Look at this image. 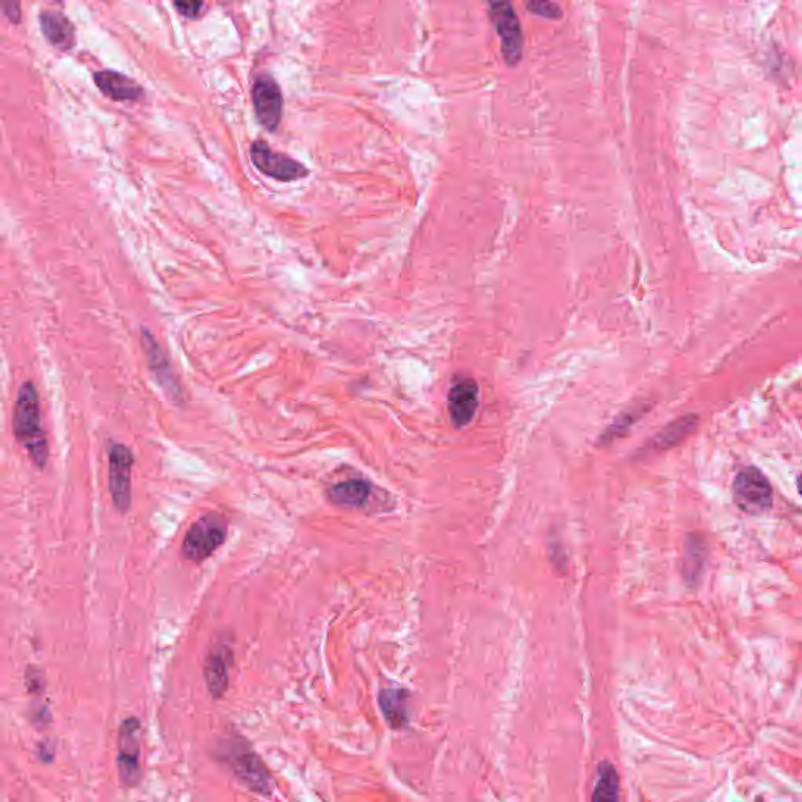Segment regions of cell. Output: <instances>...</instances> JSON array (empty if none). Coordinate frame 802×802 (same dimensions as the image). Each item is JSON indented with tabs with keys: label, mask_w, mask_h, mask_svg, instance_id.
Masks as SVG:
<instances>
[{
	"label": "cell",
	"mask_w": 802,
	"mask_h": 802,
	"mask_svg": "<svg viewBox=\"0 0 802 802\" xmlns=\"http://www.w3.org/2000/svg\"><path fill=\"white\" fill-rule=\"evenodd\" d=\"M214 756L250 792L264 798H270L275 792L273 774L262 757L254 751L250 741L242 735L231 732L220 738L215 746Z\"/></svg>",
	"instance_id": "cell-1"
},
{
	"label": "cell",
	"mask_w": 802,
	"mask_h": 802,
	"mask_svg": "<svg viewBox=\"0 0 802 802\" xmlns=\"http://www.w3.org/2000/svg\"><path fill=\"white\" fill-rule=\"evenodd\" d=\"M11 427L16 441L26 448L32 463L38 469H44L49 461V442L41 423L40 395L32 381L19 387Z\"/></svg>",
	"instance_id": "cell-2"
},
{
	"label": "cell",
	"mask_w": 802,
	"mask_h": 802,
	"mask_svg": "<svg viewBox=\"0 0 802 802\" xmlns=\"http://www.w3.org/2000/svg\"><path fill=\"white\" fill-rule=\"evenodd\" d=\"M116 768L121 785L126 790L137 788L143 779L141 768V721L137 716H127L118 729V754Z\"/></svg>",
	"instance_id": "cell-3"
},
{
	"label": "cell",
	"mask_w": 802,
	"mask_h": 802,
	"mask_svg": "<svg viewBox=\"0 0 802 802\" xmlns=\"http://www.w3.org/2000/svg\"><path fill=\"white\" fill-rule=\"evenodd\" d=\"M226 535H228V524L221 514L209 513L199 517L198 521L188 528L182 542V555L185 560L201 563L223 544Z\"/></svg>",
	"instance_id": "cell-4"
},
{
	"label": "cell",
	"mask_w": 802,
	"mask_h": 802,
	"mask_svg": "<svg viewBox=\"0 0 802 802\" xmlns=\"http://www.w3.org/2000/svg\"><path fill=\"white\" fill-rule=\"evenodd\" d=\"M135 458L131 448L120 442L109 447V489L116 510L126 514L132 503V469Z\"/></svg>",
	"instance_id": "cell-5"
},
{
	"label": "cell",
	"mask_w": 802,
	"mask_h": 802,
	"mask_svg": "<svg viewBox=\"0 0 802 802\" xmlns=\"http://www.w3.org/2000/svg\"><path fill=\"white\" fill-rule=\"evenodd\" d=\"M734 500L741 511L762 514L773 505V488L759 469L746 467L735 477Z\"/></svg>",
	"instance_id": "cell-6"
},
{
	"label": "cell",
	"mask_w": 802,
	"mask_h": 802,
	"mask_svg": "<svg viewBox=\"0 0 802 802\" xmlns=\"http://www.w3.org/2000/svg\"><path fill=\"white\" fill-rule=\"evenodd\" d=\"M251 162L254 167L268 178L281 182L300 181L308 178L309 170L303 163L290 159L286 154H279L264 140L254 141L250 149Z\"/></svg>",
	"instance_id": "cell-7"
},
{
	"label": "cell",
	"mask_w": 802,
	"mask_h": 802,
	"mask_svg": "<svg viewBox=\"0 0 802 802\" xmlns=\"http://www.w3.org/2000/svg\"><path fill=\"white\" fill-rule=\"evenodd\" d=\"M489 18L502 40L503 57L506 62L516 65L522 55L521 21L510 2H492L488 7Z\"/></svg>",
	"instance_id": "cell-8"
},
{
	"label": "cell",
	"mask_w": 802,
	"mask_h": 802,
	"mask_svg": "<svg viewBox=\"0 0 802 802\" xmlns=\"http://www.w3.org/2000/svg\"><path fill=\"white\" fill-rule=\"evenodd\" d=\"M251 96H253L257 121L267 131L275 132L281 124L282 109H284L281 87L275 77L268 76V74L256 77Z\"/></svg>",
	"instance_id": "cell-9"
},
{
	"label": "cell",
	"mask_w": 802,
	"mask_h": 802,
	"mask_svg": "<svg viewBox=\"0 0 802 802\" xmlns=\"http://www.w3.org/2000/svg\"><path fill=\"white\" fill-rule=\"evenodd\" d=\"M141 344H143V350H145L146 359H148L149 369L156 376L157 383L162 387L163 392L174 403H182L184 401V391H182L181 384H179L178 378H176L173 369H171L170 361H168L167 355L160 347L156 337L152 336L146 329H143Z\"/></svg>",
	"instance_id": "cell-10"
},
{
	"label": "cell",
	"mask_w": 802,
	"mask_h": 802,
	"mask_svg": "<svg viewBox=\"0 0 802 802\" xmlns=\"http://www.w3.org/2000/svg\"><path fill=\"white\" fill-rule=\"evenodd\" d=\"M234 665V651L228 643L218 641L212 646L204 663V680L207 691L214 699H223L229 691V671Z\"/></svg>",
	"instance_id": "cell-11"
},
{
	"label": "cell",
	"mask_w": 802,
	"mask_h": 802,
	"mask_svg": "<svg viewBox=\"0 0 802 802\" xmlns=\"http://www.w3.org/2000/svg\"><path fill=\"white\" fill-rule=\"evenodd\" d=\"M478 384L472 378H459L448 392V414L456 428L469 425L480 403Z\"/></svg>",
	"instance_id": "cell-12"
},
{
	"label": "cell",
	"mask_w": 802,
	"mask_h": 802,
	"mask_svg": "<svg viewBox=\"0 0 802 802\" xmlns=\"http://www.w3.org/2000/svg\"><path fill=\"white\" fill-rule=\"evenodd\" d=\"M378 705L387 726L392 730L408 729L411 723L408 690L400 687L381 688L378 693Z\"/></svg>",
	"instance_id": "cell-13"
},
{
	"label": "cell",
	"mask_w": 802,
	"mask_h": 802,
	"mask_svg": "<svg viewBox=\"0 0 802 802\" xmlns=\"http://www.w3.org/2000/svg\"><path fill=\"white\" fill-rule=\"evenodd\" d=\"M99 90L113 101H135L143 96V88L126 74L104 69L94 74Z\"/></svg>",
	"instance_id": "cell-14"
},
{
	"label": "cell",
	"mask_w": 802,
	"mask_h": 802,
	"mask_svg": "<svg viewBox=\"0 0 802 802\" xmlns=\"http://www.w3.org/2000/svg\"><path fill=\"white\" fill-rule=\"evenodd\" d=\"M41 32L52 46L68 51L76 43V30L62 11L46 10L40 15Z\"/></svg>",
	"instance_id": "cell-15"
},
{
	"label": "cell",
	"mask_w": 802,
	"mask_h": 802,
	"mask_svg": "<svg viewBox=\"0 0 802 802\" xmlns=\"http://www.w3.org/2000/svg\"><path fill=\"white\" fill-rule=\"evenodd\" d=\"M328 500L334 505L345 506V508H361L369 502L372 495V485L369 481L361 478H351V480L340 481L337 485L328 489Z\"/></svg>",
	"instance_id": "cell-16"
},
{
	"label": "cell",
	"mask_w": 802,
	"mask_h": 802,
	"mask_svg": "<svg viewBox=\"0 0 802 802\" xmlns=\"http://www.w3.org/2000/svg\"><path fill=\"white\" fill-rule=\"evenodd\" d=\"M619 776L615 766L611 763H600L594 785L593 802H619Z\"/></svg>",
	"instance_id": "cell-17"
},
{
	"label": "cell",
	"mask_w": 802,
	"mask_h": 802,
	"mask_svg": "<svg viewBox=\"0 0 802 802\" xmlns=\"http://www.w3.org/2000/svg\"><path fill=\"white\" fill-rule=\"evenodd\" d=\"M527 8L530 13L542 16V18L557 19L561 16L560 7L552 2H530Z\"/></svg>",
	"instance_id": "cell-18"
},
{
	"label": "cell",
	"mask_w": 802,
	"mask_h": 802,
	"mask_svg": "<svg viewBox=\"0 0 802 802\" xmlns=\"http://www.w3.org/2000/svg\"><path fill=\"white\" fill-rule=\"evenodd\" d=\"M174 7H176V10H178L182 16H185V18L193 19L199 15V11L204 7V4L203 2H182V4L181 2H176Z\"/></svg>",
	"instance_id": "cell-19"
},
{
	"label": "cell",
	"mask_w": 802,
	"mask_h": 802,
	"mask_svg": "<svg viewBox=\"0 0 802 802\" xmlns=\"http://www.w3.org/2000/svg\"><path fill=\"white\" fill-rule=\"evenodd\" d=\"M0 8L4 10L5 15L11 22L21 21V5L16 4V2L15 4L13 2H0Z\"/></svg>",
	"instance_id": "cell-20"
}]
</instances>
